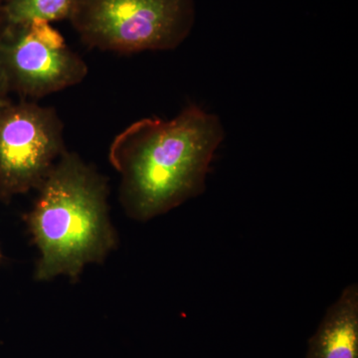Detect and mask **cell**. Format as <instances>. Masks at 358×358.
<instances>
[{
    "mask_svg": "<svg viewBox=\"0 0 358 358\" xmlns=\"http://www.w3.org/2000/svg\"><path fill=\"white\" fill-rule=\"evenodd\" d=\"M306 358H358V286L345 287L308 339Z\"/></svg>",
    "mask_w": 358,
    "mask_h": 358,
    "instance_id": "obj_6",
    "label": "cell"
},
{
    "mask_svg": "<svg viewBox=\"0 0 358 358\" xmlns=\"http://www.w3.org/2000/svg\"><path fill=\"white\" fill-rule=\"evenodd\" d=\"M0 260H1V252H0Z\"/></svg>",
    "mask_w": 358,
    "mask_h": 358,
    "instance_id": "obj_10",
    "label": "cell"
},
{
    "mask_svg": "<svg viewBox=\"0 0 358 358\" xmlns=\"http://www.w3.org/2000/svg\"><path fill=\"white\" fill-rule=\"evenodd\" d=\"M69 20L89 48L173 50L192 32L195 0H76Z\"/></svg>",
    "mask_w": 358,
    "mask_h": 358,
    "instance_id": "obj_3",
    "label": "cell"
},
{
    "mask_svg": "<svg viewBox=\"0 0 358 358\" xmlns=\"http://www.w3.org/2000/svg\"><path fill=\"white\" fill-rule=\"evenodd\" d=\"M88 66L49 22L0 20V76L22 100L43 98L81 83Z\"/></svg>",
    "mask_w": 358,
    "mask_h": 358,
    "instance_id": "obj_4",
    "label": "cell"
},
{
    "mask_svg": "<svg viewBox=\"0 0 358 358\" xmlns=\"http://www.w3.org/2000/svg\"><path fill=\"white\" fill-rule=\"evenodd\" d=\"M76 0H6L0 20L21 23L32 20L52 21L69 20Z\"/></svg>",
    "mask_w": 358,
    "mask_h": 358,
    "instance_id": "obj_7",
    "label": "cell"
},
{
    "mask_svg": "<svg viewBox=\"0 0 358 358\" xmlns=\"http://www.w3.org/2000/svg\"><path fill=\"white\" fill-rule=\"evenodd\" d=\"M38 192L32 210L23 216L40 251L35 279L67 275L76 281L87 264L102 263L117 242L107 180L66 150Z\"/></svg>",
    "mask_w": 358,
    "mask_h": 358,
    "instance_id": "obj_2",
    "label": "cell"
},
{
    "mask_svg": "<svg viewBox=\"0 0 358 358\" xmlns=\"http://www.w3.org/2000/svg\"><path fill=\"white\" fill-rule=\"evenodd\" d=\"M223 138L217 115L195 105L169 121L140 120L117 134L110 160L121 174L120 199L129 216L150 220L202 194Z\"/></svg>",
    "mask_w": 358,
    "mask_h": 358,
    "instance_id": "obj_1",
    "label": "cell"
},
{
    "mask_svg": "<svg viewBox=\"0 0 358 358\" xmlns=\"http://www.w3.org/2000/svg\"><path fill=\"white\" fill-rule=\"evenodd\" d=\"M6 0H0V13H1L2 7H3L4 3H6Z\"/></svg>",
    "mask_w": 358,
    "mask_h": 358,
    "instance_id": "obj_9",
    "label": "cell"
},
{
    "mask_svg": "<svg viewBox=\"0 0 358 358\" xmlns=\"http://www.w3.org/2000/svg\"><path fill=\"white\" fill-rule=\"evenodd\" d=\"M55 110L7 99L0 105V200L37 189L66 152Z\"/></svg>",
    "mask_w": 358,
    "mask_h": 358,
    "instance_id": "obj_5",
    "label": "cell"
},
{
    "mask_svg": "<svg viewBox=\"0 0 358 358\" xmlns=\"http://www.w3.org/2000/svg\"><path fill=\"white\" fill-rule=\"evenodd\" d=\"M9 98V93L7 91L6 84H4L3 80L0 76V105L6 101Z\"/></svg>",
    "mask_w": 358,
    "mask_h": 358,
    "instance_id": "obj_8",
    "label": "cell"
}]
</instances>
